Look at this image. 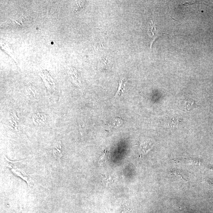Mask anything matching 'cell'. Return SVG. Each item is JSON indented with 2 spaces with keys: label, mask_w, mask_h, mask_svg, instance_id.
Wrapping results in <instances>:
<instances>
[{
  "label": "cell",
  "mask_w": 213,
  "mask_h": 213,
  "mask_svg": "<svg viewBox=\"0 0 213 213\" xmlns=\"http://www.w3.org/2000/svg\"><path fill=\"white\" fill-rule=\"evenodd\" d=\"M103 183L104 185H110V184L112 183L113 182V180L111 176H105L103 175Z\"/></svg>",
  "instance_id": "52a82bcc"
},
{
  "label": "cell",
  "mask_w": 213,
  "mask_h": 213,
  "mask_svg": "<svg viewBox=\"0 0 213 213\" xmlns=\"http://www.w3.org/2000/svg\"><path fill=\"white\" fill-rule=\"evenodd\" d=\"M212 169L213 170V168H212Z\"/></svg>",
  "instance_id": "9c48e42d"
},
{
  "label": "cell",
  "mask_w": 213,
  "mask_h": 213,
  "mask_svg": "<svg viewBox=\"0 0 213 213\" xmlns=\"http://www.w3.org/2000/svg\"><path fill=\"white\" fill-rule=\"evenodd\" d=\"M46 115L45 114L37 113L33 116V120L35 125H41L46 122Z\"/></svg>",
  "instance_id": "7a4b0ae2"
},
{
  "label": "cell",
  "mask_w": 213,
  "mask_h": 213,
  "mask_svg": "<svg viewBox=\"0 0 213 213\" xmlns=\"http://www.w3.org/2000/svg\"><path fill=\"white\" fill-rule=\"evenodd\" d=\"M9 168L11 169L12 172L13 174L17 176L20 177L22 179L25 181L28 184V186H31V180H30L28 176L26 174L24 171L16 167H14V168L12 167H9Z\"/></svg>",
  "instance_id": "6da1fadb"
},
{
  "label": "cell",
  "mask_w": 213,
  "mask_h": 213,
  "mask_svg": "<svg viewBox=\"0 0 213 213\" xmlns=\"http://www.w3.org/2000/svg\"><path fill=\"white\" fill-rule=\"evenodd\" d=\"M53 154L55 158L58 159L60 162V158L63 156L62 147L61 146V143L60 141V144L55 146L53 150Z\"/></svg>",
  "instance_id": "3957f363"
},
{
  "label": "cell",
  "mask_w": 213,
  "mask_h": 213,
  "mask_svg": "<svg viewBox=\"0 0 213 213\" xmlns=\"http://www.w3.org/2000/svg\"><path fill=\"white\" fill-rule=\"evenodd\" d=\"M71 76L72 77L73 79H74L75 83L80 87L81 85V81L78 72H77L75 69H71Z\"/></svg>",
  "instance_id": "5b68a950"
},
{
  "label": "cell",
  "mask_w": 213,
  "mask_h": 213,
  "mask_svg": "<svg viewBox=\"0 0 213 213\" xmlns=\"http://www.w3.org/2000/svg\"><path fill=\"white\" fill-rule=\"evenodd\" d=\"M110 63L108 60L104 59L102 61L100 62L98 64V68L101 70L108 69L110 67Z\"/></svg>",
  "instance_id": "8992f818"
},
{
  "label": "cell",
  "mask_w": 213,
  "mask_h": 213,
  "mask_svg": "<svg viewBox=\"0 0 213 213\" xmlns=\"http://www.w3.org/2000/svg\"><path fill=\"white\" fill-rule=\"evenodd\" d=\"M180 120L177 117H174L171 120V121L170 122L169 124L170 127H174V126H177L180 123Z\"/></svg>",
  "instance_id": "ba28073f"
},
{
  "label": "cell",
  "mask_w": 213,
  "mask_h": 213,
  "mask_svg": "<svg viewBox=\"0 0 213 213\" xmlns=\"http://www.w3.org/2000/svg\"><path fill=\"white\" fill-rule=\"evenodd\" d=\"M126 83V81L124 79H122L121 80L120 82L119 83V88H118L116 94L115 96V97H120L123 94L125 89Z\"/></svg>",
  "instance_id": "277c9868"
}]
</instances>
